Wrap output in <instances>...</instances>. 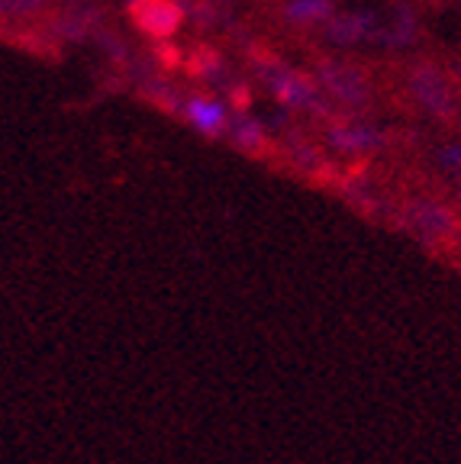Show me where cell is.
<instances>
[{
  "instance_id": "obj_1",
  "label": "cell",
  "mask_w": 461,
  "mask_h": 464,
  "mask_svg": "<svg viewBox=\"0 0 461 464\" xmlns=\"http://www.w3.org/2000/svg\"><path fill=\"white\" fill-rule=\"evenodd\" d=\"M245 52H249V65L255 68L259 81L284 103V107L303 110V113H313V116H319V120H332V116H339V113H332V107L326 103V97L319 94L317 84H313L307 74H300L297 68H290L288 62L274 55L271 49H265V45H259V43H245Z\"/></svg>"
},
{
  "instance_id": "obj_2",
  "label": "cell",
  "mask_w": 461,
  "mask_h": 464,
  "mask_svg": "<svg viewBox=\"0 0 461 464\" xmlns=\"http://www.w3.org/2000/svg\"><path fill=\"white\" fill-rule=\"evenodd\" d=\"M407 91H410L413 103L423 113L436 116L439 123H455L461 120V97H458V81H452L439 65L433 62H413L407 68L404 78Z\"/></svg>"
},
{
  "instance_id": "obj_3",
  "label": "cell",
  "mask_w": 461,
  "mask_h": 464,
  "mask_svg": "<svg viewBox=\"0 0 461 464\" xmlns=\"http://www.w3.org/2000/svg\"><path fill=\"white\" fill-rule=\"evenodd\" d=\"M313 72H317L319 84H323L346 110L358 113V110L371 107V81L361 74V68L348 65V62H339V58H329V55H313Z\"/></svg>"
},
{
  "instance_id": "obj_4",
  "label": "cell",
  "mask_w": 461,
  "mask_h": 464,
  "mask_svg": "<svg viewBox=\"0 0 461 464\" xmlns=\"http://www.w3.org/2000/svg\"><path fill=\"white\" fill-rule=\"evenodd\" d=\"M130 26L136 29L139 36L152 39V43H165L174 39L184 26V7L181 0H126L123 7Z\"/></svg>"
},
{
  "instance_id": "obj_5",
  "label": "cell",
  "mask_w": 461,
  "mask_h": 464,
  "mask_svg": "<svg viewBox=\"0 0 461 464\" xmlns=\"http://www.w3.org/2000/svg\"><path fill=\"white\" fill-rule=\"evenodd\" d=\"M326 139H329L339 152H348V155L368 152V149H378V145L387 142L375 126H365V123H358V120H342V116L326 120Z\"/></svg>"
},
{
  "instance_id": "obj_6",
  "label": "cell",
  "mask_w": 461,
  "mask_h": 464,
  "mask_svg": "<svg viewBox=\"0 0 461 464\" xmlns=\"http://www.w3.org/2000/svg\"><path fill=\"white\" fill-rule=\"evenodd\" d=\"M417 39V14H413L410 4H394L387 14H375V33H371V43L384 45H410Z\"/></svg>"
},
{
  "instance_id": "obj_7",
  "label": "cell",
  "mask_w": 461,
  "mask_h": 464,
  "mask_svg": "<svg viewBox=\"0 0 461 464\" xmlns=\"http://www.w3.org/2000/svg\"><path fill=\"white\" fill-rule=\"evenodd\" d=\"M181 116L203 136H223L230 130V113L217 97H191V101H184Z\"/></svg>"
},
{
  "instance_id": "obj_8",
  "label": "cell",
  "mask_w": 461,
  "mask_h": 464,
  "mask_svg": "<svg viewBox=\"0 0 461 464\" xmlns=\"http://www.w3.org/2000/svg\"><path fill=\"white\" fill-rule=\"evenodd\" d=\"M323 33L329 43L336 45H358L371 43V33H375V14H336L323 23Z\"/></svg>"
},
{
  "instance_id": "obj_9",
  "label": "cell",
  "mask_w": 461,
  "mask_h": 464,
  "mask_svg": "<svg viewBox=\"0 0 461 464\" xmlns=\"http://www.w3.org/2000/svg\"><path fill=\"white\" fill-rule=\"evenodd\" d=\"M281 16L290 26H319L332 16V0H288Z\"/></svg>"
},
{
  "instance_id": "obj_10",
  "label": "cell",
  "mask_w": 461,
  "mask_h": 464,
  "mask_svg": "<svg viewBox=\"0 0 461 464\" xmlns=\"http://www.w3.org/2000/svg\"><path fill=\"white\" fill-rule=\"evenodd\" d=\"M230 139L242 149V152H252V155H261L268 152V136L265 130H261L255 120H249V116H236L230 123Z\"/></svg>"
},
{
  "instance_id": "obj_11",
  "label": "cell",
  "mask_w": 461,
  "mask_h": 464,
  "mask_svg": "<svg viewBox=\"0 0 461 464\" xmlns=\"http://www.w3.org/2000/svg\"><path fill=\"white\" fill-rule=\"evenodd\" d=\"M43 10V0H0V20H23Z\"/></svg>"
},
{
  "instance_id": "obj_12",
  "label": "cell",
  "mask_w": 461,
  "mask_h": 464,
  "mask_svg": "<svg viewBox=\"0 0 461 464\" xmlns=\"http://www.w3.org/2000/svg\"><path fill=\"white\" fill-rule=\"evenodd\" d=\"M210 4H217V7H232V0H210Z\"/></svg>"
},
{
  "instance_id": "obj_13",
  "label": "cell",
  "mask_w": 461,
  "mask_h": 464,
  "mask_svg": "<svg viewBox=\"0 0 461 464\" xmlns=\"http://www.w3.org/2000/svg\"><path fill=\"white\" fill-rule=\"evenodd\" d=\"M455 81H458V91H461V68H455Z\"/></svg>"
}]
</instances>
